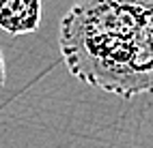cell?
<instances>
[{
    "mask_svg": "<svg viewBox=\"0 0 153 148\" xmlns=\"http://www.w3.org/2000/svg\"><path fill=\"white\" fill-rule=\"evenodd\" d=\"M41 24V0H0V28L19 37L33 34Z\"/></svg>",
    "mask_w": 153,
    "mask_h": 148,
    "instance_id": "obj_2",
    "label": "cell"
},
{
    "mask_svg": "<svg viewBox=\"0 0 153 148\" xmlns=\"http://www.w3.org/2000/svg\"><path fill=\"white\" fill-rule=\"evenodd\" d=\"M67 69L123 99L153 92V0H76L60 22Z\"/></svg>",
    "mask_w": 153,
    "mask_h": 148,
    "instance_id": "obj_1",
    "label": "cell"
},
{
    "mask_svg": "<svg viewBox=\"0 0 153 148\" xmlns=\"http://www.w3.org/2000/svg\"><path fill=\"white\" fill-rule=\"evenodd\" d=\"M4 80H7V64H4V56L0 52V88L4 86Z\"/></svg>",
    "mask_w": 153,
    "mask_h": 148,
    "instance_id": "obj_3",
    "label": "cell"
}]
</instances>
